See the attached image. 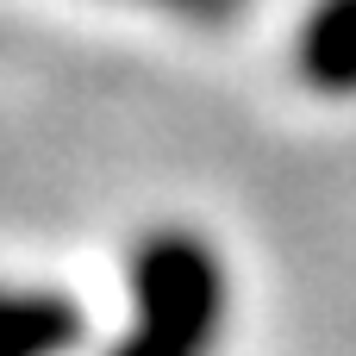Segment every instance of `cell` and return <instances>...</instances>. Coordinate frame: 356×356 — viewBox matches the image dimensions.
<instances>
[{
  "mask_svg": "<svg viewBox=\"0 0 356 356\" xmlns=\"http://www.w3.org/2000/svg\"><path fill=\"white\" fill-rule=\"evenodd\" d=\"M138 332L119 338L113 356H213L225 319L219 257L194 232H150L131 257Z\"/></svg>",
  "mask_w": 356,
  "mask_h": 356,
  "instance_id": "1",
  "label": "cell"
},
{
  "mask_svg": "<svg viewBox=\"0 0 356 356\" xmlns=\"http://www.w3.org/2000/svg\"><path fill=\"white\" fill-rule=\"evenodd\" d=\"M300 81L325 100L356 94V0H313L307 25H300Z\"/></svg>",
  "mask_w": 356,
  "mask_h": 356,
  "instance_id": "2",
  "label": "cell"
},
{
  "mask_svg": "<svg viewBox=\"0 0 356 356\" xmlns=\"http://www.w3.org/2000/svg\"><path fill=\"white\" fill-rule=\"evenodd\" d=\"M81 338V313L63 294L0 288V356H63Z\"/></svg>",
  "mask_w": 356,
  "mask_h": 356,
  "instance_id": "3",
  "label": "cell"
},
{
  "mask_svg": "<svg viewBox=\"0 0 356 356\" xmlns=\"http://www.w3.org/2000/svg\"><path fill=\"white\" fill-rule=\"evenodd\" d=\"M138 6H156V13H181V19H200V25H219V19L244 13V0H138Z\"/></svg>",
  "mask_w": 356,
  "mask_h": 356,
  "instance_id": "4",
  "label": "cell"
}]
</instances>
